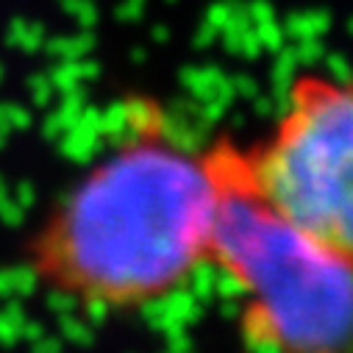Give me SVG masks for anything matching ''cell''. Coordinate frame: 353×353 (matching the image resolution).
Returning a JSON list of instances; mask_svg holds the SVG:
<instances>
[{"label": "cell", "mask_w": 353, "mask_h": 353, "mask_svg": "<svg viewBox=\"0 0 353 353\" xmlns=\"http://www.w3.org/2000/svg\"><path fill=\"white\" fill-rule=\"evenodd\" d=\"M214 206L209 148L145 109L48 212L28 264L48 292L81 309H148L209 268Z\"/></svg>", "instance_id": "cell-1"}, {"label": "cell", "mask_w": 353, "mask_h": 353, "mask_svg": "<svg viewBox=\"0 0 353 353\" xmlns=\"http://www.w3.org/2000/svg\"><path fill=\"white\" fill-rule=\"evenodd\" d=\"M209 161L217 206L209 268L239 295V336L268 353H345L350 347V248L334 245L264 201L242 148L214 139Z\"/></svg>", "instance_id": "cell-2"}, {"label": "cell", "mask_w": 353, "mask_h": 353, "mask_svg": "<svg viewBox=\"0 0 353 353\" xmlns=\"http://www.w3.org/2000/svg\"><path fill=\"white\" fill-rule=\"evenodd\" d=\"M253 190L312 234L353 242V98L325 72L292 78L264 142L242 148Z\"/></svg>", "instance_id": "cell-3"}]
</instances>
